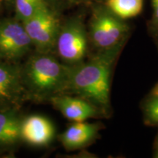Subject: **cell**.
Segmentation results:
<instances>
[{
    "label": "cell",
    "instance_id": "4",
    "mask_svg": "<svg viewBox=\"0 0 158 158\" xmlns=\"http://www.w3.org/2000/svg\"><path fill=\"white\" fill-rule=\"evenodd\" d=\"M55 48L64 64L73 66L82 62L87 50V36L80 20H71L60 27Z\"/></svg>",
    "mask_w": 158,
    "mask_h": 158
},
{
    "label": "cell",
    "instance_id": "7",
    "mask_svg": "<svg viewBox=\"0 0 158 158\" xmlns=\"http://www.w3.org/2000/svg\"><path fill=\"white\" fill-rule=\"evenodd\" d=\"M27 100L21 67L8 62H0V111L19 108Z\"/></svg>",
    "mask_w": 158,
    "mask_h": 158
},
{
    "label": "cell",
    "instance_id": "8",
    "mask_svg": "<svg viewBox=\"0 0 158 158\" xmlns=\"http://www.w3.org/2000/svg\"><path fill=\"white\" fill-rule=\"evenodd\" d=\"M54 107L71 122H84L100 114V108L81 97L61 94L50 100Z\"/></svg>",
    "mask_w": 158,
    "mask_h": 158
},
{
    "label": "cell",
    "instance_id": "10",
    "mask_svg": "<svg viewBox=\"0 0 158 158\" xmlns=\"http://www.w3.org/2000/svg\"><path fill=\"white\" fill-rule=\"evenodd\" d=\"M22 119L19 108L0 111V154L11 152L22 141L21 138Z\"/></svg>",
    "mask_w": 158,
    "mask_h": 158
},
{
    "label": "cell",
    "instance_id": "16",
    "mask_svg": "<svg viewBox=\"0 0 158 158\" xmlns=\"http://www.w3.org/2000/svg\"><path fill=\"white\" fill-rule=\"evenodd\" d=\"M155 157H158V150H157V152H156V154H155Z\"/></svg>",
    "mask_w": 158,
    "mask_h": 158
},
{
    "label": "cell",
    "instance_id": "5",
    "mask_svg": "<svg viewBox=\"0 0 158 158\" xmlns=\"http://www.w3.org/2000/svg\"><path fill=\"white\" fill-rule=\"evenodd\" d=\"M22 23L37 52L49 53L55 48L59 21L47 5Z\"/></svg>",
    "mask_w": 158,
    "mask_h": 158
},
{
    "label": "cell",
    "instance_id": "18",
    "mask_svg": "<svg viewBox=\"0 0 158 158\" xmlns=\"http://www.w3.org/2000/svg\"><path fill=\"white\" fill-rule=\"evenodd\" d=\"M0 2H2V0H0Z\"/></svg>",
    "mask_w": 158,
    "mask_h": 158
},
{
    "label": "cell",
    "instance_id": "12",
    "mask_svg": "<svg viewBox=\"0 0 158 158\" xmlns=\"http://www.w3.org/2000/svg\"><path fill=\"white\" fill-rule=\"evenodd\" d=\"M143 0H107L108 10L121 19H127L139 15L143 9Z\"/></svg>",
    "mask_w": 158,
    "mask_h": 158
},
{
    "label": "cell",
    "instance_id": "14",
    "mask_svg": "<svg viewBox=\"0 0 158 158\" xmlns=\"http://www.w3.org/2000/svg\"><path fill=\"white\" fill-rule=\"evenodd\" d=\"M143 113L146 123L158 124V84L154 86L144 102Z\"/></svg>",
    "mask_w": 158,
    "mask_h": 158
},
{
    "label": "cell",
    "instance_id": "11",
    "mask_svg": "<svg viewBox=\"0 0 158 158\" xmlns=\"http://www.w3.org/2000/svg\"><path fill=\"white\" fill-rule=\"evenodd\" d=\"M99 124L86 122H76L59 135L63 147L68 150L83 148L92 143L98 135Z\"/></svg>",
    "mask_w": 158,
    "mask_h": 158
},
{
    "label": "cell",
    "instance_id": "9",
    "mask_svg": "<svg viewBox=\"0 0 158 158\" xmlns=\"http://www.w3.org/2000/svg\"><path fill=\"white\" fill-rule=\"evenodd\" d=\"M55 128L48 118L41 115L23 117L21 124V141L34 147H43L54 139Z\"/></svg>",
    "mask_w": 158,
    "mask_h": 158
},
{
    "label": "cell",
    "instance_id": "2",
    "mask_svg": "<svg viewBox=\"0 0 158 158\" xmlns=\"http://www.w3.org/2000/svg\"><path fill=\"white\" fill-rule=\"evenodd\" d=\"M71 66L59 62L49 53L37 52L21 67L28 100L50 101L68 89Z\"/></svg>",
    "mask_w": 158,
    "mask_h": 158
},
{
    "label": "cell",
    "instance_id": "17",
    "mask_svg": "<svg viewBox=\"0 0 158 158\" xmlns=\"http://www.w3.org/2000/svg\"><path fill=\"white\" fill-rule=\"evenodd\" d=\"M157 150H158V138H157Z\"/></svg>",
    "mask_w": 158,
    "mask_h": 158
},
{
    "label": "cell",
    "instance_id": "6",
    "mask_svg": "<svg viewBox=\"0 0 158 158\" xmlns=\"http://www.w3.org/2000/svg\"><path fill=\"white\" fill-rule=\"evenodd\" d=\"M33 46L30 37L19 20L0 22V60L14 61L25 56Z\"/></svg>",
    "mask_w": 158,
    "mask_h": 158
},
{
    "label": "cell",
    "instance_id": "15",
    "mask_svg": "<svg viewBox=\"0 0 158 158\" xmlns=\"http://www.w3.org/2000/svg\"><path fill=\"white\" fill-rule=\"evenodd\" d=\"M153 8L152 21V29L156 31H158V0H152Z\"/></svg>",
    "mask_w": 158,
    "mask_h": 158
},
{
    "label": "cell",
    "instance_id": "1",
    "mask_svg": "<svg viewBox=\"0 0 158 158\" xmlns=\"http://www.w3.org/2000/svg\"><path fill=\"white\" fill-rule=\"evenodd\" d=\"M121 49L100 51L89 62L71 66L68 91L86 99L100 109H108L110 74Z\"/></svg>",
    "mask_w": 158,
    "mask_h": 158
},
{
    "label": "cell",
    "instance_id": "13",
    "mask_svg": "<svg viewBox=\"0 0 158 158\" xmlns=\"http://www.w3.org/2000/svg\"><path fill=\"white\" fill-rule=\"evenodd\" d=\"M46 6L44 0H15V7L18 20L27 21Z\"/></svg>",
    "mask_w": 158,
    "mask_h": 158
},
{
    "label": "cell",
    "instance_id": "3",
    "mask_svg": "<svg viewBox=\"0 0 158 158\" xmlns=\"http://www.w3.org/2000/svg\"><path fill=\"white\" fill-rule=\"evenodd\" d=\"M129 27L122 19L108 9L99 8L92 14L89 25V36L100 51L122 48Z\"/></svg>",
    "mask_w": 158,
    "mask_h": 158
}]
</instances>
